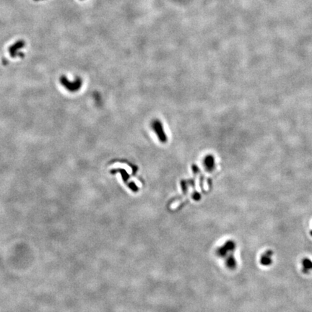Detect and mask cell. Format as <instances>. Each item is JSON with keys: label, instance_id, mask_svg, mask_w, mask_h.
<instances>
[{"label": "cell", "instance_id": "obj_1", "mask_svg": "<svg viewBox=\"0 0 312 312\" xmlns=\"http://www.w3.org/2000/svg\"><path fill=\"white\" fill-rule=\"evenodd\" d=\"M153 127H154L155 130H156L158 137L160 138V141L165 142V140H166V137H165V134H164V132L163 130V127H162L160 122L159 121H155L154 123H153Z\"/></svg>", "mask_w": 312, "mask_h": 312}, {"label": "cell", "instance_id": "obj_2", "mask_svg": "<svg viewBox=\"0 0 312 312\" xmlns=\"http://www.w3.org/2000/svg\"><path fill=\"white\" fill-rule=\"evenodd\" d=\"M205 165L207 169H212L214 165V159L211 156H208L205 159Z\"/></svg>", "mask_w": 312, "mask_h": 312}, {"label": "cell", "instance_id": "obj_4", "mask_svg": "<svg viewBox=\"0 0 312 312\" xmlns=\"http://www.w3.org/2000/svg\"><path fill=\"white\" fill-rule=\"evenodd\" d=\"M224 246H225V249H227L228 251H233L235 249L234 243H233V241H228V242H226L225 245H224Z\"/></svg>", "mask_w": 312, "mask_h": 312}, {"label": "cell", "instance_id": "obj_5", "mask_svg": "<svg viewBox=\"0 0 312 312\" xmlns=\"http://www.w3.org/2000/svg\"><path fill=\"white\" fill-rule=\"evenodd\" d=\"M228 251L225 249V246H222V247L219 248L218 249V254L220 257H225L227 255Z\"/></svg>", "mask_w": 312, "mask_h": 312}, {"label": "cell", "instance_id": "obj_3", "mask_svg": "<svg viewBox=\"0 0 312 312\" xmlns=\"http://www.w3.org/2000/svg\"><path fill=\"white\" fill-rule=\"evenodd\" d=\"M236 261H235L234 258L232 255H231L227 260V266L231 269H233V268L236 267Z\"/></svg>", "mask_w": 312, "mask_h": 312}]
</instances>
